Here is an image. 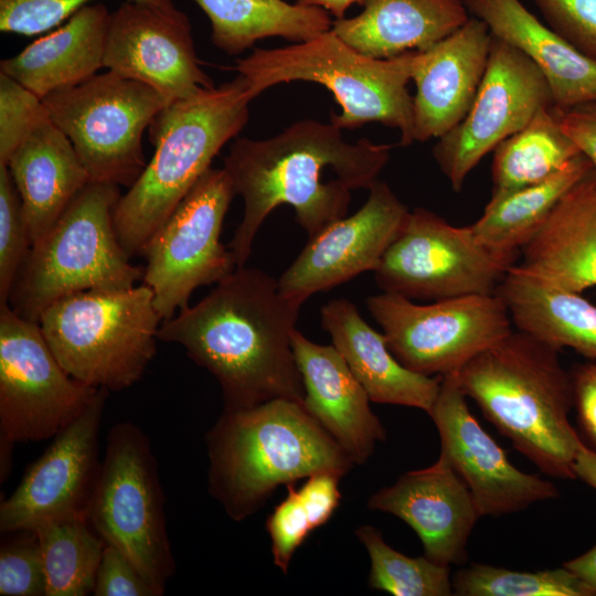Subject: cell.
<instances>
[{
  "mask_svg": "<svg viewBox=\"0 0 596 596\" xmlns=\"http://www.w3.org/2000/svg\"><path fill=\"white\" fill-rule=\"evenodd\" d=\"M391 149L366 138L349 142L331 121L313 119L295 121L270 138L235 139L223 169L244 202L228 243L236 267L245 266L259 227L278 205L294 209L309 238L344 217L352 192L370 189Z\"/></svg>",
  "mask_w": 596,
  "mask_h": 596,
  "instance_id": "obj_1",
  "label": "cell"
},
{
  "mask_svg": "<svg viewBox=\"0 0 596 596\" xmlns=\"http://www.w3.org/2000/svg\"><path fill=\"white\" fill-rule=\"evenodd\" d=\"M301 306L265 272L236 267L192 307L163 320L158 340L181 344L220 383L224 411L287 398L304 404L291 333Z\"/></svg>",
  "mask_w": 596,
  "mask_h": 596,
  "instance_id": "obj_2",
  "label": "cell"
},
{
  "mask_svg": "<svg viewBox=\"0 0 596 596\" xmlns=\"http://www.w3.org/2000/svg\"><path fill=\"white\" fill-rule=\"evenodd\" d=\"M558 353L531 334L512 330L466 362L456 377L483 417L543 473L574 479L582 440L568 419L574 405L572 374Z\"/></svg>",
  "mask_w": 596,
  "mask_h": 596,
  "instance_id": "obj_3",
  "label": "cell"
},
{
  "mask_svg": "<svg viewBox=\"0 0 596 596\" xmlns=\"http://www.w3.org/2000/svg\"><path fill=\"white\" fill-rule=\"evenodd\" d=\"M205 444L209 492L236 522L280 485L323 471L344 476L354 465L302 403L287 398L224 411Z\"/></svg>",
  "mask_w": 596,
  "mask_h": 596,
  "instance_id": "obj_4",
  "label": "cell"
},
{
  "mask_svg": "<svg viewBox=\"0 0 596 596\" xmlns=\"http://www.w3.org/2000/svg\"><path fill=\"white\" fill-rule=\"evenodd\" d=\"M246 79L231 82L164 106L149 126L155 153L114 210L118 241L131 257L141 251L213 158L248 120Z\"/></svg>",
  "mask_w": 596,
  "mask_h": 596,
  "instance_id": "obj_5",
  "label": "cell"
},
{
  "mask_svg": "<svg viewBox=\"0 0 596 596\" xmlns=\"http://www.w3.org/2000/svg\"><path fill=\"white\" fill-rule=\"evenodd\" d=\"M414 51L390 58H375L345 43L332 29L304 42L284 47L255 49L236 61L235 70L247 83L254 99L267 88L294 81L326 86L339 104L331 123L355 129L381 123L400 131V146L413 139L412 79Z\"/></svg>",
  "mask_w": 596,
  "mask_h": 596,
  "instance_id": "obj_6",
  "label": "cell"
},
{
  "mask_svg": "<svg viewBox=\"0 0 596 596\" xmlns=\"http://www.w3.org/2000/svg\"><path fill=\"white\" fill-rule=\"evenodd\" d=\"M119 187L89 182L35 243L19 272L8 304L20 317L39 321L42 311L67 295L121 290L142 279L114 225Z\"/></svg>",
  "mask_w": 596,
  "mask_h": 596,
  "instance_id": "obj_7",
  "label": "cell"
},
{
  "mask_svg": "<svg viewBox=\"0 0 596 596\" xmlns=\"http://www.w3.org/2000/svg\"><path fill=\"white\" fill-rule=\"evenodd\" d=\"M151 289L86 290L60 298L39 318L62 368L96 389L121 391L143 375L160 327Z\"/></svg>",
  "mask_w": 596,
  "mask_h": 596,
  "instance_id": "obj_8",
  "label": "cell"
},
{
  "mask_svg": "<svg viewBox=\"0 0 596 596\" xmlns=\"http://www.w3.org/2000/svg\"><path fill=\"white\" fill-rule=\"evenodd\" d=\"M87 518L106 544L121 551L152 584L166 590L175 562L157 460L139 426L121 422L110 428Z\"/></svg>",
  "mask_w": 596,
  "mask_h": 596,
  "instance_id": "obj_9",
  "label": "cell"
},
{
  "mask_svg": "<svg viewBox=\"0 0 596 596\" xmlns=\"http://www.w3.org/2000/svg\"><path fill=\"white\" fill-rule=\"evenodd\" d=\"M68 138L91 182L130 188L145 170L142 135L167 106L149 85L111 71L42 99Z\"/></svg>",
  "mask_w": 596,
  "mask_h": 596,
  "instance_id": "obj_10",
  "label": "cell"
},
{
  "mask_svg": "<svg viewBox=\"0 0 596 596\" xmlns=\"http://www.w3.org/2000/svg\"><path fill=\"white\" fill-rule=\"evenodd\" d=\"M517 260L485 246L471 225L455 226L417 207L408 212L374 277L383 292L411 300L494 295Z\"/></svg>",
  "mask_w": 596,
  "mask_h": 596,
  "instance_id": "obj_11",
  "label": "cell"
},
{
  "mask_svg": "<svg viewBox=\"0 0 596 596\" xmlns=\"http://www.w3.org/2000/svg\"><path fill=\"white\" fill-rule=\"evenodd\" d=\"M235 195L226 171L210 168L145 244L142 280L162 321L187 308L198 287L217 284L236 268L220 241Z\"/></svg>",
  "mask_w": 596,
  "mask_h": 596,
  "instance_id": "obj_12",
  "label": "cell"
},
{
  "mask_svg": "<svg viewBox=\"0 0 596 596\" xmlns=\"http://www.w3.org/2000/svg\"><path fill=\"white\" fill-rule=\"evenodd\" d=\"M365 304L394 356L407 369L428 376L458 371L513 330L498 294L419 305L382 292L368 297Z\"/></svg>",
  "mask_w": 596,
  "mask_h": 596,
  "instance_id": "obj_13",
  "label": "cell"
},
{
  "mask_svg": "<svg viewBox=\"0 0 596 596\" xmlns=\"http://www.w3.org/2000/svg\"><path fill=\"white\" fill-rule=\"evenodd\" d=\"M98 390L62 368L38 321L0 304L1 445L53 438L85 411Z\"/></svg>",
  "mask_w": 596,
  "mask_h": 596,
  "instance_id": "obj_14",
  "label": "cell"
},
{
  "mask_svg": "<svg viewBox=\"0 0 596 596\" xmlns=\"http://www.w3.org/2000/svg\"><path fill=\"white\" fill-rule=\"evenodd\" d=\"M550 106H554L552 93L539 67L492 36L487 68L469 111L433 147V157L453 190L459 192L486 155Z\"/></svg>",
  "mask_w": 596,
  "mask_h": 596,
  "instance_id": "obj_15",
  "label": "cell"
},
{
  "mask_svg": "<svg viewBox=\"0 0 596 596\" xmlns=\"http://www.w3.org/2000/svg\"><path fill=\"white\" fill-rule=\"evenodd\" d=\"M109 391L99 389L85 411L53 437L0 504L2 534L87 517L100 469L98 433Z\"/></svg>",
  "mask_w": 596,
  "mask_h": 596,
  "instance_id": "obj_16",
  "label": "cell"
},
{
  "mask_svg": "<svg viewBox=\"0 0 596 596\" xmlns=\"http://www.w3.org/2000/svg\"><path fill=\"white\" fill-rule=\"evenodd\" d=\"M466 398L456 372L445 374L428 415L438 430L440 453L468 487L480 518L515 513L557 498L560 492L551 481L510 462L472 415Z\"/></svg>",
  "mask_w": 596,
  "mask_h": 596,
  "instance_id": "obj_17",
  "label": "cell"
},
{
  "mask_svg": "<svg viewBox=\"0 0 596 596\" xmlns=\"http://www.w3.org/2000/svg\"><path fill=\"white\" fill-rule=\"evenodd\" d=\"M104 67L149 85L167 105L215 87L199 64L190 20L175 7L126 1L110 13Z\"/></svg>",
  "mask_w": 596,
  "mask_h": 596,
  "instance_id": "obj_18",
  "label": "cell"
},
{
  "mask_svg": "<svg viewBox=\"0 0 596 596\" xmlns=\"http://www.w3.org/2000/svg\"><path fill=\"white\" fill-rule=\"evenodd\" d=\"M365 203L309 238L277 280L279 292L301 306L311 295L329 290L372 270L401 231L408 209L376 180Z\"/></svg>",
  "mask_w": 596,
  "mask_h": 596,
  "instance_id": "obj_19",
  "label": "cell"
},
{
  "mask_svg": "<svg viewBox=\"0 0 596 596\" xmlns=\"http://www.w3.org/2000/svg\"><path fill=\"white\" fill-rule=\"evenodd\" d=\"M366 505L407 523L432 561L447 566L466 563L468 540L480 515L468 487L441 453L433 465L407 471L374 492Z\"/></svg>",
  "mask_w": 596,
  "mask_h": 596,
  "instance_id": "obj_20",
  "label": "cell"
},
{
  "mask_svg": "<svg viewBox=\"0 0 596 596\" xmlns=\"http://www.w3.org/2000/svg\"><path fill=\"white\" fill-rule=\"evenodd\" d=\"M491 40L488 26L470 17L430 49L414 51V141L440 138L465 118L483 78Z\"/></svg>",
  "mask_w": 596,
  "mask_h": 596,
  "instance_id": "obj_21",
  "label": "cell"
},
{
  "mask_svg": "<svg viewBox=\"0 0 596 596\" xmlns=\"http://www.w3.org/2000/svg\"><path fill=\"white\" fill-rule=\"evenodd\" d=\"M291 347L304 385L305 407L354 465L364 464L376 444L386 439L366 391L333 345L316 343L295 329Z\"/></svg>",
  "mask_w": 596,
  "mask_h": 596,
  "instance_id": "obj_22",
  "label": "cell"
},
{
  "mask_svg": "<svg viewBox=\"0 0 596 596\" xmlns=\"http://www.w3.org/2000/svg\"><path fill=\"white\" fill-rule=\"evenodd\" d=\"M492 36L529 57L546 78L554 107L596 103V62L543 24L520 0H464Z\"/></svg>",
  "mask_w": 596,
  "mask_h": 596,
  "instance_id": "obj_23",
  "label": "cell"
},
{
  "mask_svg": "<svg viewBox=\"0 0 596 596\" xmlns=\"http://www.w3.org/2000/svg\"><path fill=\"white\" fill-rule=\"evenodd\" d=\"M517 266L558 289L596 286V178L593 170L558 201L522 247Z\"/></svg>",
  "mask_w": 596,
  "mask_h": 596,
  "instance_id": "obj_24",
  "label": "cell"
},
{
  "mask_svg": "<svg viewBox=\"0 0 596 596\" xmlns=\"http://www.w3.org/2000/svg\"><path fill=\"white\" fill-rule=\"evenodd\" d=\"M322 328L330 334L349 369L371 402L402 405L430 413L441 376H428L404 366L392 353L384 333L375 331L345 298L328 301L320 310Z\"/></svg>",
  "mask_w": 596,
  "mask_h": 596,
  "instance_id": "obj_25",
  "label": "cell"
},
{
  "mask_svg": "<svg viewBox=\"0 0 596 596\" xmlns=\"http://www.w3.org/2000/svg\"><path fill=\"white\" fill-rule=\"evenodd\" d=\"M7 167L21 199L31 245L91 182L73 145L49 115L22 140Z\"/></svg>",
  "mask_w": 596,
  "mask_h": 596,
  "instance_id": "obj_26",
  "label": "cell"
},
{
  "mask_svg": "<svg viewBox=\"0 0 596 596\" xmlns=\"http://www.w3.org/2000/svg\"><path fill=\"white\" fill-rule=\"evenodd\" d=\"M109 20L104 4H87L57 30L1 60L0 72L41 99L76 86L104 67Z\"/></svg>",
  "mask_w": 596,
  "mask_h": 596,
  "instance_id": "obj_27",
  "label": "cell"
},
{
  "mask_svg": "<svg viewBox=\"0 0 596 596\" xmlns=\"http://www.w3.org/2000/svg\"><path fill=\"white\" fill-rule=\"evenodd\" d=\"M362 4L360 14L337 19L331 29L351 47L375 58L426 51L470 18L464 0H364Z\"/></svg>",
  "mask_w": 596,
  "mask_h": 596,
  "instance_id": "obj_28",
  "label": "cell"
},
{
  "mask_svg": "<svg viewBox=\"0 0 596 596\" xmlns=\"http://www.w3.org/2000/svg\"><path fill=\"white\" fill-rule=\"evenodd\" d=\"M497 294L517 330L596 362V306L579 292L555 288L512 266Z\"/></svg>",
  "mask_w": 596,
  "mask_h": 596,
  "instance_id": "obj_29",
  "label": "cell"
},
{
  "mask_svg": "<svg viewBox=\"0 0 596 596\" xmlns=\"http://www.w3.org/2000/svg\"><path fill=\"white\" fill-rule=\"evenodd\" d=\"M207 15L212 42L235 55L257 41L280 36L304 42L332 28L330 13L320 7L285 0H193Z\"/></svg>",
  "mask_w": 596,
  "mask_h": 596,
  "instance_id": "obj_30",
  "label": "cell"
},
{
  "mask_svg": "<svg viewBox=\"0 0 596 596\" xmlns=\"http://www.w3.org/2000/svg\"><path fill=\"white\" fill-rule=\"evenodd\" d=\"M592 170L590 160L579 153L542 182L490 198L471 225L476 236L491 251L519 258L562 196Z\"/></svg>",
  "mask_w": 596,
  "mask_h": 596,
  "instance_id": "obj_31",
  "label": "cell"
},
{
  "mask_svg": "<svg viewBox=\"0 0 596 596\" xmlns=\"http://www.w3.org/2000/svg\"><path fill=\"white\" fill-rule=\"evenodd\" d=\"M579 153L562 130L557 109L545 107L493 150L491 198L542 182Z\"/></svg>",
  "mask_w": 596,
  "mask_h": 596,
  "instance_id": "obj_32",
  "label": "cell"
},
{
  "mask_svg": "<svg viewBox=\"0 0 596 596\" xmlns=\"http://www.w3.org/2000/svg\"><path fill=\"white\" fill-rule=\"evenodd\" d=\"M43 557L46 596H86L94 590L106 542L87 517L45 522L34 529Z\"/></svg>",
  "mask_w": 596,
  "mask_h": 596,
  "instance_id": "obj_33",
  "label": "cell"
},
{
  "mask_svg": "<svg viewBox=\"0 0 596 596\" xmlns=\"http://www.w3.org/2000/svg\"><path fill=\"white\" fill-rule=\"evenodd\" d=\"M342 477L337 472L323 471L309 476L300 488L294 483L286 485L287 496L266 520L273 561L284 574H287L296 550L339 507V482Z\"/></svg>",
  "mask_w": 596,
  "mask_h": 596,
  "instance_id": "obj_34",
  "label": "cell"
},
{
  "mask_svg": "<svg viewBox=\"0 0 596 596\" xmlns=\"http://www.w3.org/2000/svg\"><path fill=\"white\" fill-rule=\"evenodd\" d=\"M369 553V586L394 596L454 595L450 568L427 556L411 557L389 545L381 531L372 525L355 530Z\"/></svg>",
  "mask_w": 596,
  "mask_h": 596,
  "instance_id": "obj_35",
  "label": "cell"
},
{
  "mask_svg": "<svg viewBox=\"0 0 596 596\" xmlns=\"http://www.w3.org/2000/svg\"><path fill=\"white\" fill-rule=\"evenodd\" d=\"M453 589L458 596H590L563 566L522 572L473 563L455 573Z\"/></svg>",
  "mask_w": 596,
  "mask_h": 596,
  "instance_id": "obj_36",
  "label": "cell"
},
{
  "mask_svg": "<svg viewBox=\"0 0 596 596\" xmlns=\"http://www.w3.org/2000/svg\"><path fill=\"white\" fill-rule=\"evenodd\" d=\"M30 248L19 192L8 167L0 164V304L9 301Z\"/></svg>",
  "mask_w": 596,
  "mask_h": 596,
  "instance_id": "obj_37",
  "label": "cell"
},
{
  "mask_svg": "<svg viewBox=\"0 0 596 596\" xmlns=\"http://www.w3.org/2000/svg\"><path fill=\"white\" fill-rule=\"evenodd\" d=\"M0 549V595L46 596L42 552L34 530L7 533Z\"/></svg>",
  "mask_w": 596,
  "mask_h": 596,
  "instance_id": "obj_38",
  "label": "cell"
},
{
  "mask_svg": "<svg viewBox=\"0 0 596 596\" xmlns=\"http://www.w3.org/2000/svg\"><path fill=\"white\" fill-rule=\"evenodd\" d=\"M92 0H0V30L35 35L68 20ZM161 8L174 7L172 0H127Z\"/></svg>",
  "mask_w": 596,
  "mask_h": 596,
  "instance_id": "obj_39",
  "label": "cell"
},
{
  "mask_svg": "<svg viewBox=\"0 0 596 596\" xmlns=\"http://www.w3.org/2000/svg\"><path fill=\"white\" fill-rule=\"evenodd\" d=\"M46 116L40 97L0 72V164L7 166L13 151Z\"/></svg>",
  "mask_w": 596,
  "mask_h": 596,
  "instance_id": "obj_40",
  "label": "cell"
},
{
  "mask_svg": "<svg viewBox=\"0 0 596 596\" xmlns=\"http://www.w3.org/2000/svg\"><path fill=\"white\" fill-rule=\"evenodd\" d=\"M549 26L596 62V0H533Z\"/></svg>",
  "mask_w": 596,
  "mask_h": 596,
  "instance_id": "obj_41",
  "label": "cell"
},
{
  "mask_svg": "<svg viewBox=\"0 0 596 596\" xmlns=\"http://www.w3.org/2000/svg\"><path fill=\"white\" fill-rule=\"evenodd\" d=\"M93 594L95 596H161L164 592L152 584L121 551L106 544Z\"/></svg>",
  "mask_w": 596,
  "mask_h": 596,
  "instance_id": "obj_42",
  "label": "cell"
},
{
  "mask_svg": "<svg viewBox=\"0 0 596 596\" xmlns=\"http://www.w3.org/2000/svg\"><path fill=\"white\" fill-rule=\"evenodd\" d=\"M557 115L564 134L576 145L581 153L590 160L596 178V103L567 110L557 109Z\"/></svg>",
  "mask_w": 596,
  "mask_h": 596,
  "instance_id": "obj_43",
  "label": "cell"
},
{
  "mask_svg": "<svg viewBox=\"0 0 596 596\" xmlns=\"http://www.w3.org/2000/svg\"><path fill=\"white\" fill-rule=\"evenodd\" d=\"M571 374L579 426L596 450V362L578 365Z\"/></svg>",
  "mask_w": 596,
  "mask_h": 596,
  "instance_id": "obj_44",
  "label": "cell"
},
{
  "mask_svg": "<svg viewBox=\"0 0 596 596\" xmlns=\"http://www.w3.org/2000/svg\"><path fill=\"white\" fill-rule=\"evenodd\" d=\"M587 589L590 596L596 595V545L576 558L563 565Z\"/></svg>",
  "mask_w": 596,
  "mask_h": 596,
  "instance_id": "obj_45",
  "label": "cell"
},
{
  "mask_svg": "<svg viewBox=\"0 0 596 596\" xmlns=\"http://www.w3.org/2000/svg\"><path fill=\"white\" fill-rule=\"evenodd\" d=\"M573 468L576 478L596 490V450L588 448L581 441L575 454Z\"/></svg>",
  "mask_w": 596,
  "mask_h": 596,
  "instance_id": "obj_46",
  "label": "cell"
},
{
  "mask_svg": "<svg viewBox=\"0 0 596 596\" xmlns=\"http://www.w3.org/2000/svg\"><path fill=\"white\" fill-rule=\"evenodd\" d=\"M364 0H296L301 4L320 7L337 19L343 18L345 11L353 3H363Z\"/></svg>",
  "mask_w": 596,
  "mask_h": 596,
  "instance_id": "obj_47",
  "label": "cell"
}]
</instances>
